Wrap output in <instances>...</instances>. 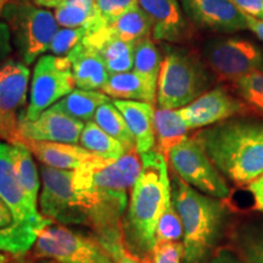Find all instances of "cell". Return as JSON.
<instances>
[{"instance_id": "cell-32", "label": "cell", "mask_w": 263, "mask_h": 263, "mask_svg": "<svg viewBox=\"0 0 263 263\" xmlns=\"http://www.w3.org/2000/svg\"><path fill=\"white\" fill-rule=\"evenodd\" d=\"M183 241V224L172 203L171 193L166 197L164 209L156 228V242Z\"/></svg>"}, {"instance_id": "cell-22", "label": "cell", "mask_w": 263, "mask_h": 263, "mask_svg": "<svg viewBox=\"0 0 263 263\" xmlns=\"http://www.w3.org/2000/svg\"><path fill=\"white\" fill-rule=\"evenodd\" d=\"M101 91L115 100H136L153 105L157 98V88L133 71L110 76Z\"/></svg>"}, {"instance_id": "cell-15", "label": "cell", "mask_w": 263, "mask_h": 263, "mask_svg": "<svg viewBox=\"0 0 263 263\" xmlns=\"http://www.w3.org/2000/svg\"><path fill=\"white\" fill-rule=\"evenodd\" d=\"M84 126L82 121L48 108L34 121H20L18 139L78 144Z\"/></svg>"}, {"instance_id": "cell-42", "label": "cell", "mask_w": 263, "mask_h": 263, "mask_svg": "<svg viewBox=\"0 0 263 263\" xmlns=\"http://www.w3.org/2000/svg\"><path fill=\"white\" fill-rule=\"evenodd\" d=\"M207 263H242V262L236 258L232 252L227 251V250H219V251H217L216 254L212 256V258Z\"/></svg>"}, {"instance_id": "cell-23", "label": "cell", "mask_w": 263, "mask_h": 263, "mask_svg": "<svg viewBox=\"0 0 263 263\" xmlns=\"http://www.w3.org/2000/svg\"><path fill=\"white\" fill-rule=\"evenodd\" d=\"M154 129H155V147L160 154L168 159L170 151L183 141L188 133L189 127L180 116L179 110L161 108L155 110L154 116Z\"/></svg>"}, {"instance_id": "cell-3", "label": "cell", "mask_w": 263, "mask_h": 263, "mask_svg": "<svg viewBox=\"0 0 263 263\" xmlns=\"http://www.w3.org/2000/svg\"><path fill=\"white\" fill-rule=\"evenodd\" d=\"M194 138L219 172L236 185H249L263 174L262 121H223Z\"/></svg>"}, {"instance_id": "cell-8", "label": "cell", "mask_w": 263, "mask_h": 263, "mask_svg": "<svg viewBox=\"0 0 263 263\" xmlns=\"http://www.w3.org/2000/svg\"><path fill=\"white\" fill-rule=\"evenodd\" d=\"M39 172L42 179L39 212L42 216L65 226H89L83 202L73 186V171L42 164Z\"/></svg>"}, {"instance_id": "cell-12", "label": "cell", "mask_w": 263, "mask_h": 263, "mask_svg": "<svg viewBox=\"0 0 263 263\" xmlns=\"http://www.w3.org/2000/svg\"><path fill=\"white\" fill-rule=\"evenodd\" d=\"M205 59L217 81L232 84L263 68V51L244 39L210 42L205 47Z\"/></svg>"}, {"instance_id": "cell-47", "label": "cell", "mask_w": 263, "mask_h": 263, "mask_svg": "<svg viewBox=\"0 0 263 263\" xmlns=\"http://www.w3.org/2000/svg\"><path fill=\"white\" fill-rule=\"evenodd\" d=\"M10 262V258L8 255H5L4 252L0 251V263H9Z\"/></svg>"}, {"instance_id": "cell-30", "label": "cell", "mask_w": 263, "mask_h": 263, "mask_svg": "<svg viewBox=\"0 0 263 263\" xmlns=\"http://www.w3.org/2000/svg\"><path fill=\"white\" fill-rule=\"evenodd\" d=\"M161 54L150 37L143 38L133 47V72L144 78L147 83L157 88L161 71Z\"/></svg>"}, {"instance_id": "cell-10", "label": "cell", "mask_w": 263, "mask_h": 263, "mask_svg": "<svg viewBox=\"0 0 263 263\" xmlns=\"http://www.w3.org/2000/svg\"><path fill=\"white\" fill-rule=\"evenodd\" d=\"M33 257L57 263H97L105 249L97 238L82 235L54 222L39 233Z\"/></svg>"}, {"instance_id": "cell-36", "label": "cell", "mask_w": 263, "mask_h": 263, "mask_svg": "<svg viewBox=\"0 0 263 263\" xmlns=\"http://www.w3.org/2000/svg\"><path fill=\"white\" fill-rule=\"evenodd\" d=\"M95 238H97V236H95ZM97 239L116 263H150L149 259L139 258L137 257V256H134L133 254H130V252L124 248L122 238L103 236V238Z\"/></svg>"}, {"instance_id": "cell-38", "label": "cell", "mask_w": 263, "mask_h": 263, "mask_svg": "<svg viewBox=\"0 0 263 263\" xmlns=\"http://www.w3.org/2000/svg\"><path fill=\"white\" fill-rule=\"evenodd\" d=\"M245 15L263 20V0H230Z\"/></svg>"}, {"instance_id": "cell-4", "label": "cell", "mask_w": 263, "mask_h": 263, "mask_svg": "<svg viewBox=\"0 0 263 263\" xmlns=\"http://www.w3.org/2000/svg\"><path fill=\"white\" fill-rule=\"evenodd\" d=\"M171 197L183 224L182 263H207L224 235L227 207L219 199L194 189L174 173Z\"/></svg>"}, {"instance_id": "cell-43", "label": "cell", "mask_w": 263, "mask_h": 263, "mask_svg": "<svg viewBox=\"0 0 263 263\" xmlns=\"http://www.w3.org/2000/svg\"><path fill=\"white\" fill-rule=\"evenodd\" d=\"M246 17V24H248V28L251 29L257 37L263 41V20L255 18L252 16L245 15Z\"/></svg>"}, {"instance_id": "cell-26", "label": "cell", "mask_w": 263, "mask_h": 263, "mask_svg": "<svg viewBox=\"0 0 263 263\" xmlns=\"http://www.w3.org/2000/svg\"><path fill=\"white\" fill-rule=\"evenodd\" d=\"M11 145L12 155H14L15 173L20 185L24 189L31 202L37 205L42 179L41 174L38 173L37 164L33 160V154L22 141H16Z\"/></svg>"}, {"instance_id": "cell-41", "label": "cell", "mask_w": 263, "mask_h": 263, "mask_svg": "<svg viewBox=\"0 0 263 263\" xmlns=\"http://www.w3.org/2000/svg\"><path fill=\"white\" fill-rule=\"evenodd\" d=\"M15 223L14 215L11 209L8 206L4 200L0 197V229H5L11 227Z\"/></svg>"}, {"instance_id": "cell-35", "label": "cell", "mask_w": 263, "mask_h": 263, "mask_svg": "<svg viewBox=\"0 0 263 263\" xmlns=\"http://www.w3.org/2000/svg\"><path fill=\"white\" fill-rule=\"evenodd\" d=\"M94 5L104 21H114L132 10L139 8V0H94Z\"/></svg>"}, {"instance_id": "cell-13", "label": "cell", "mask_w": 263, "mask_h": 263, "mask_svg": "<svg viewBox=\"0 0 263 263\" xmlns=\"http://www.w3.org/2000/svg\"><path fill=\"white\" fill-rule=\"evenodd\" d=\"M0 197L8 203L14 215L12 227L29 234L39 235L51 219L42 216L37 205L31 202L20 185L14 167L12 145L0 139Z\"/></svg>"}, {"instance_id": "cell-46", "label": "cell", "mask_w": 263, "mask_h": 263, "mask_svg": "<svg viewBox=\"0 0 263 263\" xmlns=\"http://www.w3.org/2000/svg\"><path fill=\"white\" fill-rule=\"evenodd\" d=\"M97 263H116V262L114 261L112 257H111V256L106 252V250H105V252L100 256V258L98 259Z\"/></svg>"}, {"instance_id": "cell-20", "label": "cell", "mask_w": 263, "mask_h": 263, "mask_svg": "<svg viewBox=\"0 0 263 263\" xmlns=\"http://www.w3.org/2000/svg\"><path fill=\"white\" fill-rule=\"evenodd\" d=\"M76 87L83 90L101 89L110 77L100 54L84 43H80L67 54Z\"/></svg>"}, {"instance_id": "cell-49", "label": "cell", "mask_w": 263, "mask_h": 263, "mask_svg": "<svg viewBox=\"0 0 263 263\" xmlns=\"http://www.w3.org/2000/svg\"><path fill=\"white\" fill-rule=\"evenodd\" d=\"M3 62H4V60H3V59H0V65H2Z\"/></svg>"}, {"instance_id": "cell-24", "label": "cell", "mask_w": 263, "mask_h": 263, "mask_svg": "<svg viewBox=\"0 0 263 263\" xmlns=\"http://www.w3.org/2000/svg\"><path fill=\"white\" fill-rule=\"evenodd\" d=\"M59 26L65 28L84 27L87 33L98 31L106 25L95 8L94 0H76L55 9Z\"/></svg>"}, {"instance_id": "cell-45", "label": "cell", "mask_w": 263, "mask_h": 263, "mask_svg": "<svg viewBox=\"0 0 263 263\" xmlns=\"http://www.w3.org/2000/svg\"><path fill=\"white\" fill-rule=\"evenodd\" d=\"M9 263H57L50 259H41V258H26L25 256H20V257H15L14 259H10Z\"/></svg>"}, {"instance_id": "cell-39", "label": "cell", "mask_w": 263, "mask_h": 263, "mask_svg": "<svg viewBox=\"0 0 263 263\" xmlns=\"http://www.w3.org/2000/svg\"><path fill=\"white\" fill-rule=\"evenodd\" d=\"M11 52V33L9 26L0 20V59L6 60Z\"/></svg>"}, {"instance_id": "cell-9", "label": "cell", "mask_w": 263, "mask_h": 263, "mask_svg": "<svg viewBox=\"0 0 263 263\" xmlns=\"http://www.w3.org/2000/svg\"><path fill=\"white\" fill-rule=\"evenodd\" d=\"M74 87V77L67 57L42 55L32 74L29 103L24 120L34 121L45 110L72 93Z\"/></svg>"}, {"instance_id": "cell-33", "label": "cell", "mask_w": 263, "mask_h": 263, "mask_svg": "<svg viewBox=\"0 0 263 263\" xmlns=\"http://www.w3.org/2000/svg\"><path fill=\"white\" fill-rule=\"evenodd\" d=\"M236 246L245 263H263V228L241 230Z\"/></svg>"}, {"instance_id": "cell-28", "label": "cell", "mask_w": 263, "mask_h": 263, "mask_svg": "<svg viewBox=\"0 0 263 263\" xmlns=\"http://www.w3.org/2000/svg\"><path fill=\"white\" fill-rule=\"evenodd\" d=\"M81 146L104 160H118L127 150L117 139L108 136L94 121L85 123L80 138Z\"/></svg>"}, {"instance_id": "cell-27", "label": "cell", "mask_w": 263, "mask_h": 263, "mask_svg": "<svg viewBox=\"0 0 263 263\" xmlns=\"http://www.w3.org/2000/svg\"><path fill=\"white\" fill-rule=\"evenodd\" d=\"M104 27L111 35L132 44L143 38L150 37L153 33V26L149 16L140 6L108 22Z\"/></svg>"}, {"instance_id": "cell-7", "label": "cell", "mask_w": 263, "mask_h": 263, "mask_svg": "<svg viewBox=\"0 0 263 263\" xmlns=\"http://www.w3.org/2000/svg\"><path fill=\"white\" fill-rule=\"evenodd\" d=\"M167 162L173 173L194 189L216 199H226L230 189L195 138H185L170 151Z\"/></svg>"}, {"instance_id": "cell-2", "label": "cell", "mask_w": 263, "mask_h": 263, "mask_svg": "<svg viewBox=\"0 0 263 263\" xmlns=\"http://www.w3.org/2000/svg\"><path fill=\"white\" fill-rule=\"evenodd\" d=\"M141 172L130 192L122 219L123 245L130 254L149 259L156 244L157 223L171 193L167 160L153 149L140 155Z\"/></svg>"}, {"instance_id": "cell-14", "label": "cell", "mask_w": 263, "mask_h": 263, "mask_svg": "<svg viewBox=\"0 0 263 263\" xmlns=\"http://www.w3.org/2000/svg\"><path fill=\"white\" fill-rule=\"evenodd\" d=\"M178 110L189 129H196L248 114L249 106L233 97L227 88L217 87Z\"/></svg>"}, {"instance_id": "cell-5", "label": "cell", "mask_w": 263, "mask_h": 263, "mask_svg": "<svg viewBox=\"0 0 263 263\" xmlns=\"http://www.w3.org/2000/svg\"><path fill=\"white\" fill-rule=\"evenodd\" d=\"M210 84L199 58L182 49H168L157 81V104L161 108L185 107L205 93Z\"/></svg>"}, {"instance_id": "cell-44", "label": "cell", "mask_w": 263, "mask_h": 263, "mask_svg": "<svg viewBox=\"0 0 263 263\" xmlns=\"http://www.w3.org/2000/svg\"><path fill=\"white\" fill-rule=\"evenodd\" d=\"M34 4H37L41 8H51L57 9L59 6L64 5L66 0H32Z\"/></svg>"}, {"instance_id": "cell-19", "label": "cell", "mask_w": 263, "mask_h": 263, "mask_svg": "<svg viewBox=\"0 0 263 263\" xmlns=\"http://www.w3.org/2000/svg\"><path fill=\"white\" fill-rule=\"evenodd\" d=\"M82 43L100 54L110 76L133 71L134 44L114 37L105 27L87 33Z\"/></svg>"}, {"instance_id": "cell-34", "label": "cell", "mask_w": 263, "mask_h": 263, "mask_svg": "<svg viewBox=\"0 0 263 263\" xmlns=\"http://www.w3.org/2000/svg\"><path fill=\"white\" fill-rule=\"evenodd\" d=\"M87 34V29L84 27L80 28H59L52 38L49 51L51 55L57 57H67L74 47H77Z\"/></svg>"}, {"instance_id": "cell-16", "label": "cell", "mask_w": 263, "mask_h": 263, "mask_svg": "<svg viewBox=\"0 0 263 263\" xmlns=\"http://www.w3.org/2000/svg\"><path fill=\"white\" fill-rule=\"evenodd\" d=\"M183 10L196 25L221 33L248 28L245 14L230 0H182Z\"/></svg>"}, {"instance_id": "cell-29", "label": "cell", "mask_w": 263, "mask_h": 263, "mask_svg": "<svg viewBox=\"0 0 263 263\" xmlns=\"http://www.w3.org/2000/svg\"><path fill=\"white\" fill-rule=\"evenodd\" d=\"M94 122L106 132L108 136L120 141L127 153L136 150V141L127 126L126 120L112 101L110 100L99 106L94 115Z\"/></svg>"}, {"instance_id": "cell-6", "label": "cell", "mask_w": 263, "mask_h": 263, "mask_svg": "<svg viewBox=\"0 0 263 263\" xmlns=\"http://www.w3.org/2000/svg\"><path fill=\"white\" fill-rule=\"evenodd\" d=\"M0 18H4L9 26L14 47L27 66L49 51L60 27L50 10L41 8L31 0H11Z\"/></svg>"}, {"instance_id": "cell-21", "label": "cell", "mask_w": 263, "mask_h": 263, "mask_svg": "<svg viewBox=\"0 0 263 263\" xmlns=\"http://www.w3.org/2000/svg\"><path fill=\"white\" fill-rule=\"evenodd\" d=\"M120 112L123 115L127 126L136 141L137 153L141 155L155 147V129L153 104L136 100H114Z\"/></svg>"}, {"instance_id": "cell-37", "label": "cell", "mask_w": 263, "mask_h": 263, "mask_svg": "<svg viewBox=\"0 0 263 263\" xmlns=\"http://www.w3.org/2000/svg\"><path fill=\"white\" fill-rule=\"evenodd\" d=\"M183 254L182 241L156 242L151 251V263H182Z\"/></svg>"}, {"instance_id": "cell-48", "label": "cell", "mask_w": 263, "mask_h": 263, "mask_svg": "<svg viewBox=\"0 0 263 263\" xmlns=\"http://www.w3.org/2000/svg\"><path fill=\"white\" fill-rule=\"evenodd\" d=\"M10 2H11V0H0V17H2V12H3V10H4L5 6L8 5Z\"/></svg>"}, {"instance_id": "cell-11", "label": "cell", "mask_w": 263, "mask_h": 263, "mask_svg": "<svg viewBox=\"0 0 263 263\" xmlns=\"http://www.w3.org/2000/svg\"><path fill=\"white\" fill-rule=\"evenodd\" d=\"M31 71L24 62L8 59L0 65V139L14 144L24 120Z\"/></svg>"}, {"instance_id": "cell-17", "label": "cell", "mask_w": 263, "mask_h": 263, "mask_svg": "<svg viewBox=\"0 0 263 263\" xmlns=\"http://www.w3.org/2000/svg\"><path fill=\"white\" fill-rule=\"evenodd\" d=\"M139 6L149 16L156 41H183L188 28L178 0H139Z\"/></svg>"}, {"instance_id": "cell-18", "label": "cell", "mask_w": 263, "mask_h": 263, "mask_svg": "<svg viewBox=\"0 0 263 263\" xmlns=\"http://www.w3.org/2000/svg\"><path fill=\"white\" fill-rule=\"evenodd\" d=\"M42 164L59 170L74 171L93 162L99 157L77 144L57 143V141H22Z\"/></svg>"}, {"instance_id": "cell-31", "label": "cell", "mask_w": 263, "mask_h": 263, "mask_svg": "<svg viewBox=\"0 0 263 263\" xmlns=\"http://www.w3.org/2000/svg\"><path fill=\"white\" fill-rule=\"evenodd\" d=\"M233 85L252 111L263 115V68L236 81Z\"/></svg>"}, {"instance_id": "cell-1", "label": "cell", "mask_w": 263, "mask_h": 263, "mask_svg": "<svg viewBox=\"0 0 263 263\" xmlns=\"http://www.w3.org/2000/svg\"><path fill=\"white\" fill-rule=\"evenodd\" d=\"M141 167L140 155L132 150L118 160L99 157L73 171V186L80 194L95 236L122 238L128 192L136 185Z\"/></svg>"}, {"instance_id": "cell-25", "label": "cell", "mask_w": 263, "mask_h": 263, "mask_svg": "<svg viewBox=\"0 0 263 263\" xmlns=\"http://www.w3.org/2000/svg\"><path fill=\"white\" fill-rule=\"evenodd\" d=\"M107 101H110V98L103 91L74 89L49 108L82 122H89L99 106Z\"/></svg>"}, {"instance_id": "cell-40", "label": "cell", "mask_w": 263, "mask_h": 263, "mask_svg": "<svg viewBox=\"0 0 263 263\" xmlns=\"http://www.w3.org/2000/svg\"><path fill=\"white\" fill-rule=\"evenodd\" d=\"M249 190L254 196L255 210L263 212V174L249 184Z\"/></svg>"}]
</instances>
